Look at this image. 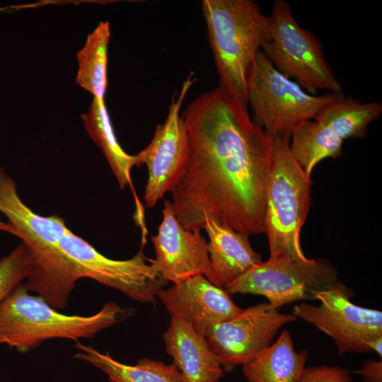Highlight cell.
<instances>
[{"mask_svg": "<svg viewBox=\"0 0 382 382\" xmlns=\"http://www.w3.org/2000/svg\"><path fill=\"white\" fill-rule=\"evenodd\" d=\"M203 228L209 237L211 273L208 280L214 284L224 288L262 262L261 255L251 246L249 236L214 221H207Z\"/></svg>", "mask_w": 382, "mask_h": 382, "instance_id": "2e32d148", "label": "cell"}, {"mask_svg": "<svg viewBox=\"0 0 382 382\" xmlns=\"http://www.w3.org/2000/svg\"><path fill=\"white\" fill-rule=\"evenodd\" d=\"M381 113V103H364L344 96L322 108L313 120L329 127L344 141L364 138L369 124L378 119Z\"/></svg>", "mask_w": 382, "mask_h": 382, "instance_id": "ffe728a7", "label": "cell"}, {"mask_svg": "<svg viewBox=\"0 0 382 382\" xmlns=\"http://www.w3.org/2000/svg\"><path fill=\"white\" fill-rule=\"evenodd\" d=\"M296 319L292 313H282L268 302H263L211 326L204 337L223 370L229 372L262 354L278 330Z\"/></svg>", "mask_w": 382, "mask_h": 382, "instance_id": "8fae6325", "label": "cell"}, {"mask_svg": "<svg viewBox=\"0 0 382 382\" xmlns=\"http://www.w3.org/2000/svg\"><path fill=\"white\" fill-rule=\"evenodd\" d=\"M368 347L371 352H375L381 358L382 357V335L378 336L368 342Z\"/></svg>", "mask_w": 382, "mask_h": 382, "instance_id": "484cf974", "label": "cell"}, {"mask_svg": "<svg viewBox=\"0 0 382 382\" xmlns=\"http://www.w3.org/2000/svg\"><path fill=\"white\" fill-rule=\"evenodd\" d=\"M354 292L344 283L318 294V306L302 302L292 314L330 337L339 357L371 352L368 342L382 335V312L353 303Z\"/></svg>", "mask_w": 382, "mask_h": 382, "instance_id": "9c48e42d", "label": "cell"}, {"mask_svg": "<svg viewBox=\"0 0 382 382\" xmlns=\"http://www.w3.org/2000/svg\"><path fill=\"white\" fill-rule=\"evenodd\" d=\"M352 372L360 376L364 382H382V360H366Z\"/></svg>", "mask_w": 382, "mask_h": 382, "instance_id": "d4e9b609", "label": "cell"}, {"mask_svg": "<svg viewBox=\"0 0 382 382\" xmlns=\"http://www.w3.org/2000/svg\"><path fill=\"white\" fill-rule=\"evenodd\" d=\"M181 116L185 152L169 190L178 221L190 231L214 221L248 236L264 233L274 139L219 87L199 95Z\"/></svg>", "mask_w": 382, "mask_h": 382, "instance_id": "6da1fadb", "label": "cell"}, {"mask_svg": "<svg viewBox=\"0 0 382 382\" xmlns=\"http://www.w3.org/2000/svg\"><path fill=\"white\" fill-rule=\"evenodd\" d=\"M268 17L270 38L261 50L274 66L311 95L323 90L342 93L322 43L313 32L297 23L289 3L274 1Z\"/></svg>", "mask_w": 382, "mask_h": 382, "instance_id": "52a82bcc", "label": "cell"}, {"mask_svg": "<svg viewBox=\"0 0 382 382\" xmlns=\"http://www.w3.org/2000/svg\"><path fill=\"white\" fill-rule=\"evenodd\" d=\"M64 253L75 264L80 279L90 278L118 290L132 300L156 304L166 281L144 253L142 248L132 258L112 260L71 231L60 241Z\"/></svg>", "mask_w": 382, "mask_h": 382, "instance_id": "30bf717a", "label": "cell"}, {"mask_svg": "<svg viewBox=\"0 0 382 382\" xmlns=\"http://www.w3.org/2000/svg\"><path fill=\"white\" fill-rule=\"evenodd\" d=\"M202 11L219 87L247 107L248 74L269 40V17L252 0H203Z\"/></svg>", "mask_w": 382, "mask_h": 382, "instance_id": "7a4b0ae2", "label": "cell"}, {"mask_svg": "<svg viewBox=\"0 0 382 382\" xmlns=\"http://www.w3.org/2000/svg\"><path fill=\"white\" fill-rule=\"evenodd\" d=\"M0 231H6L10 233L11 226L7 223L0 221Z\"/></svg>", "mask_w": 382, "mask_h": 382, "instance_id": "4316f807", "label": "cell"}, {"mask_svg": "<svg viewBox=\"0 0 382 382\" xmlns=\"http://www.w3.org/2000/svg\"><path fill=\"white\" fill-rule=\"evenodd\" d=\"M306 349L296 352L289 330L262 354L242 365L248 382H299L308 359Z\"/></svg>", "mask_w": 382, "mask_h": 382, "instance_id": "e0dca14e", "label": "cell"}, {"mask_svg": "<svg viewBox=\"0 0 382 382\" xmlns=\"http://www.w3.org/2000/svg\"><path fill=\"white\" fill-rule=\"evenodd\" d=\"M81 119L88 134L105 156L120 188L129 185L133 190L131 170L133 166H138V158L137 154H127L118 143L105 101L93 98Z\"/></svg>", "mask_w": 382, "mask_h": 382, "instance_id": "d6986e66", "label": "cell"}, {"mask_svg": "<svg viewBox=\"0 0 382 382\" xmlns=\"http://www.w3.org/2000/svg\"><path fill=\"white\" fill-rule=\"evenodd\" d=\"M157 299L171 316L185 321L202 337L211 326L229 320L243 311L224 288L214 284L202 274L161 289Z\"/></svg>", "mask_w": 382, "mask_h": 382, "instance_id": "5bb4252c", "label": "cell"}, {"mask_svg": "<svg viewBox=\"0 0 382 382\" xmlns=\"http://www.w3.org/2000/svg\"><path fill=\"white\" fill-rule=\"evenodd\" d=\"M76 358L94 365L105 373L109 382H185L173 364L167 365L149 358L139 359L135 365H127L114 359L91 346L76 342Z\"/></svg>", "mask_w": 382, "mask_h": 382, "instance_id": "ac0fdd59", "label": "cell"}, {"mask_svg": "<svg viewBox=\"0 0 382 382\" xmlns=\"http://www.w3.org/2000/svg\"><path fill=\"white\" fill-rule=\"evenodd\" d=\"M344 96L343 93H307L279 72L261 50L248 74L246 97L252 120L273 139L290 138L301 123L313 119L322 108Z\"/></svg>", "mask_w": 382, "mask_h": 382, "instance_id": "8992f818", "label": "cell"}, {"mask_svg": "<svg viewBox=\"0 0 382 382\" xmlns=\"http://www.w3.org/2000/svg\"><path fill=\"white\" fill-rule=\"evenodd\" d=\"M30 293L20 284L0 303V344L20 352L30 351L51 339L92 338L134 312L110 301L91 316L66 315Z\"/></svg>", "mask_w": 382, "mask_h": 382, "instance_id": "3957f363", "label": "cell"}, {"mask_svg": "<svg viewBox=\"0 0 382 382\" xmlns=\"http://www.w3.org/2000/svg\"><path fill=\"white\" fill-rule=\"evenodd\" d=\"M299 382H353L346 367L325 364L306 367Z\"/></svg>", "mask_w": 382, "mask_h": 382, "instance_id": "cb8c5ba5", "label": "cell"}, {"mask_svg": "<svg viewBox=\"0 0 382 382\" xmlns=\"http://www.w3.org/2000/svg\"><path fill=\"white\" fill-rule=\"evenodd\" d=\"M342 282L327 260L270 257L251 267L224 287L230 294L261 295L275 308L299 301L316 300L318 294Z\"/></svg>", "mask_w": 382, "mask_h": 382, "instance_id": "ba28073f", "label": "cell"}, {"mask_svg": "<svg viewBox=\"0 0 382 382\" xmlns=\"http://www.w3.org/2000/svg\"><path fill=\"white\" fill-rule=\"evenodd\" d=\"M289 137L274 139L264 220L270 257L305 259L300 240L311 203L312 181L293 158Z\"/></svg>", "mask_w": 382, "mask_h": 382, "instance_id": "5b68a950", "label": "cell"}, {"mask_svg": "<svg viewBox=\"0 0 382 382\" xmlns=\"http://www.w3.org/2000/svg\"><path fill=\"white\" fill-rule=\"evenodd\" d=\"M158 233L151 239L155 250L151 263L167 282H180L211 273L207 241L201 231L185 229L175 217L171 202L165 200Z\"/></svg>", "mask_w": 382, "mask_h": 382, "instance_id": "4fadbf2b", "label": "cell"}, {"mask_svg": "<svg viewBox=\"0 0 382 382\" xmlns=\"http://www.w3.org/2000/svg\"><path fill=\"white\" fill-rule=\"evenodd\" d=\"M32 269L30 256L23 244L0 260V303L22 281L26 280Z\"/></svg>", "mask_w": 382, "mask_h": 382, "instance_id": "603a6c76", "label": "cell"}, {"mask_svg": "<svg viewBox=\"0 0 382 382\" xmlns=\"http://www.w3.org/2000/svg\"><path fill=\"white\" fill-rule=\"evenodd\" d=\"M110 38L108 21H102L87 36L76 53L79 68L76 82L93 98L104 100L108 79V48Z\"/></svg>", "mask_w": 382, "mask_h": 382, "instance_id": "7402d4cb", "label": "cell"}, {"mask_svg": "<svg viewBox=\"0 0 382 382\" xmlns=\"http://www.w3.org/2000/svg\"><path fill=\"white\" fill-rule=\"evenodd\" d=\"M195 79L190 76L183 82L178 96L172 98L166 120L156 125L150 144L137 154L138 166L146 164L149 178L144 199L152 208L169 192L182 165L186 146V133L180 115L183 100Z\"/></svg>", "mask_w": 382, "mask_h": 382, "instance_id": "7c38bea8", "label": "cell"}, {"mask_svg": "<svg viewBox=\"0 0 382 382\" xmlns=\"http://www.w3.org/2000/svg\"><path fill=\"white\" fill-rule=\"evenodd\" d=\"M166 350L185 382H218L223 369L204 337L185 321L171 316L163 335Z\"/></svg>", "mask_w": 382, "mask_h": 382, "instance_id": "9a60e30c", "label": "cell"}, {"mask_svg": "<svg viewBox=\"0 0 382 382\" xmlns=\"http://www.w3.org/2000/svg\"><path fill=\"white\" fill-rule=\"evenodd\" d=\"M290 138L291 156L310 176L321 161L335 158L342 154L343 141L329 127L316 120L301 123Z\"/></svg>", "mask_w": 382, "mask_h": 382, "instance_id": "44dd1931", "label": "cell"}, {"mask_svg": "<svg viewBox=\"0 0 382 382\" xmlns=\"http://www.w3.org/2000/svg\"><path fill=\"white\" fill-rule=\"evenodd\" d=\"M11 234L22 241L33 265L24 285L57 310L64 309L76 282L80 279L73 261L59 243L71 230L57 215L43 216L23 202L12 203L5 212Z\"/></svg>", "mask_w": 382, "mask_h": 382, "instance_id": "277c9868", "label": "cell"}]
</instances>
